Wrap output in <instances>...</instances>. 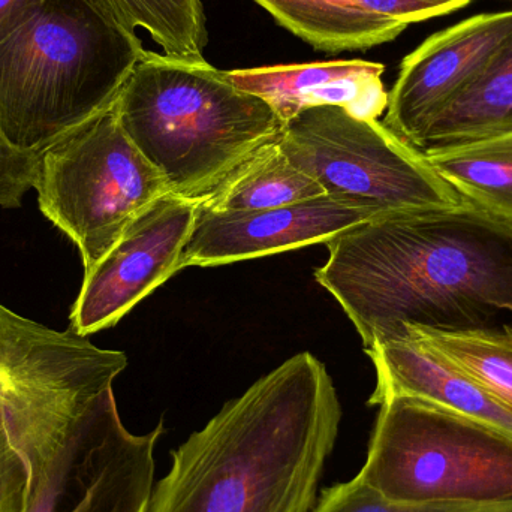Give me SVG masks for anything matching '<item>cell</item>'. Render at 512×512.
Here are the masks:
<instances>
[{
  "mask_svg": "<svg viewBox=\"0 0 512 512\" xmlns=\"http://www.w3.org/2000/svg\"><path fill=\"white\" fill-rule=\"evenodd\" d=\"M164 420L146 435L126 429L113 388L96 397L30 471L21 512H146Z\"/></svg>",
  "mask_w": 512,
  "mask_h": 512,
  "instance_id": "obj_9",
  "label": "cell"
},
{
  "mask_svg": "<svg viewBox=\"0 0 512 512\" xmlns=\"http://www.w3.org/2000/svg\"><path fill=\"white\" fill-rule=\"evenodd\" d=\"M38 152L17 149L0 131V207L17 209L35 183Z\"/></svg>",
  "mask_w": 512,
  "mask_h": 512,
  "instance_id": "obj_23",
  "label": "cell"
},
{
  "mask_svg": "<svg viewBox=\"0 0 512 512\" xmlns=\"http://www.w3.org/2000/svg\"><path fill=\"white\" fill-rule=\"evenodd\" d=\"M310 512H512V504H411L391 501L355 477L325 489Z\"/></svg>",
  "mask_w": 512,
  "mask_h": 512,
  "instance_id": "obj_21",
  "label": "cell"
},
{
  "mask_svg": "<svg viewBox=\"0 0 512 512\" xmlns=\"http://www.w3.org/2000/svg\"><path fill=\"white\" fill-rule=\"evenodd\" d=\"M42 213L80 249L84 273L150 204L171 194L110 107L38 152Z\"/></svg>",
  "mask_w": 512,
  "mask_h": 512,
  "instance_id": "obj_6",
  "label": "cell"
},
{
  "mask_svg": "<svg viewBox=\"0 0 512 512\" xmlns=\"http://www.w3.org/2000/svg\"><path fill=\"white\" fill-rule=\"evenodd\" d=\"M120 125L171 194L201 201L279 135L273 108L209 62L147 50L114 102Z\"/></svg>",
  "mask_w": 512,
  "mask_h": 512,
  "instance_id": "obj_3",
  "label": "cell"
},
{
  "mask_svg": "<svg viewBox=\"0 0 512 512\" xmlns=\"http://www.w3.org/2000/svg\"><path fill=\"white\" fill-rule=\"evenodd\" d=\"M385 66L366 60H328L225 71L228 80L264 99L280 122L307 108L334 105L360 119L378 120L387 111L382 83Z\"/></svg>",
  "mask_w": 512,
  "mask_h": 512,
  "instance_id": "obj_13",
  "label": "cell"
},
{
  "mask_svg": "<svg viewBox=\"0 0 512 512\" xmlns=\"http://www.w3.org/2000/svg\"><path fill=\"white\" fill-rule=\"evenodd\" d=\"M376 370L369 405L412 397L512 435V411L483 387L421 346L408 333L367 349Z\"/></svg>",
  "mask_w": 512,
  "mask_h": 512,
  "instance_id": "obj_14",
  "label": "cell"
},
{
  "mask_svg": "<svg viewBox=\"0 0 512 512\" xmlns=\"http://www.w3.org/2000/svg\"><path fill=\"white\" fill-rule=\"evenodd\" d=\"M47 0H0V42L29 23Z\"/></svg>",
  "mask_w": 512,
  "mask_h": 512,
  "instance_id": "obj_25",
  "label": "cell"
},
{
  "mask_svg": "<svg viewBox=\"0 0 512 512\" xmlns=\"http://www.w3.org/2000/svg\"><path fill=\"white\" fill-rule=\"evenodd\" d=\"M372 218L328 195L245 212H213L198 204L179 270L215 267L327 243Z\"/></svg>",
  "mask_w": 512,
  "mask_h": 512,
  "instance_id": "obj_12",
  "label": "cell"
},
{
  "mask_svg": "<svg viewBox=\"0 0 512 512\" xmlns=\"http://www.w3.org/2000/svg\"><path fill=\"white\" fill-rule=\"evenodd\" d=\"M340 421L327 369L300 352L171 453L146 512H310Z\"/></svg>",
  "mask_w": 512,
  "mask_h": 512,
  "instance_id": "obj_2",
  "label": "cell"
},
{
  "mask_svg": "<svg viewBox=\"0 0 512 512\" xmlns=\"http://www.w3.org/2000/svg\"><path fill=\"white\" fill-rule=\"evenodd\" d=\"M29 484L30 468L24 457L0 445V512H21Z\"/></svg>",
  "mask_w": 512,
  "mask_h": 512,
  "instance_id": "obj_24",
  "label": "cell"
},
{
  "mask_svg": "<svg viewBox=\"0 0 512 512\" xmlns=\"http://www.w3.org/2000/svg\"><path fill=\"white\" fill-rule=\"evenodd\" d=\"M512 36L511 11L481 14L427 38L403 59L384 126L414 146L426 126L468 89Z\"/></svg>",
  "mask_w": 512,
  "mask_h": 512,
  "instance_id": "obj_11",
  "label": "cell"
},
{
  "mask_svg": "<svg viewBox=\"0 0 512 512\" xmlns=\"http://www.w3.org/2000/svg\"><path fill=\"white\" fill-rule=\"evenodd\" d=\"M405 331L512 411L510 322L480 330L459 331L406 325Z\"/></svg>",
  "mask_w": 512,
  "mask_h": 512,
  "instance_id": "obj_19",
  "label": "cell"
},
{
  "mask_svg": "<svg viewBox=\"0 0 512 512\" xmlns=\"http://www.w3.org/2000/svg\"><path fill=\"white\" fill-rule=\"evenodd\" d=\"M114 23L138 36L144 30L164 56L206 62V15L201 0H89Z\"/></svg>",
  "mask_w": 512,
  "mask_h": 512,
  "instance_id": "obj_20",
  "label": "cell"
},
{
  "mask_svg": "<svg viewBox=\"0 0 512 512\" xmlns=\"http://www.w3.org/2000/svg\"><path fill=\"white\" fill-rule=\"evenodd\" d=\"M322 195L324 189L289 161L276 137L240 162L198 204L213 212H245L288 206Z\"/></svg>",
  "mask_w": 512,
  "mask_h": 512,
  "instance_id": "obj_16",
  "label": "cell"
},
{
  "mask_svg": "<svg viewBox=\"0 0 512 512\" xmlns=\"http://www.w3.org/2000/svg\"><path fill=\"white\" fill-rule=\"evenodd\" d=\"M198 201L167 194L131 222L104 258L84 273L71 327L90 336L116 325L179 270Z\"/></svg>",
  "mask_w": 512,
  "mask_h": 512,
  "instance_id": "obj_10",
  "label": "cell"
},
{
  "mask_svg": "<svg viewBox=\"0 0 512 512\" xmlns=\"http://www.w3.org/2000/svg\"><path fill=\"white\" fill-rule=\"evenodd\" d=\"M277 143L325 195L372 218L463 204L423 153L384 123L360 119L342 107L301 111L283 123Z\"/></svg>",
  "mask_w": 512,
  "mask_h": 512,
  "instance_id": "obj_8",
  "label": "cell"
},
{
  "mask_svg": "<svg viewBox=\"0 0 512 512\" xmlns=\"http://www.w3.org/2000/svg\"><path fill=\"white\" fill-rule=\"evenodd\" d=\"M126 366L123 352L0 304V445L17 451L32 471Z\"/></svg>",
  "mask_w": 512,
  "mask_h": 512,
  "instance_id": "obj_7",
  "label": "cell"
},
{
  "mask_svg": "<svg viewBox=\"0 0 512 512\" xmlns=\"http://www.w3.org/2000/svg\"><path fill=\"white\" fill-rule=\"evenodd\" d=\"M346 8L363 12L376 20L405 30L429 18L447 15L469 5L472 0H337Z\"/></svg>",
  "mask_w": 512,
  "mask_h": 512,
  "instance_id": "obj_22",
  "label": "cell"
},
{
  "mask_svg": "<svg viewBox=\"0 0 512 512\" xmlns=\"http://www.w3.org/2000/svg\"><path fill=\"white\" fill-rule=\"evenodd\" d=\"M512 132V36L483 74L454 98L415 140L421 153L436 152Z\"/></svg>",
  "mask_w": 512,
  "mask_h": 512,
  "instance_id": "obj_15",
  "label": "cell"
},
{
  "mask_svg": "<svg viewBox=\"0 0 512 512\" xmlns=\"http://www.w3.org/2000/svg\"><path fill=\"white\" fill-rule=\"evenodd\" d=\"M277 23L325 53L367 50L396 39L403 30L337 0H255Z\"/></svg>",
  "mask_w": 512,
  "mask_h": 512,
  "instance_id": "obj_18",
  "label": "cell"
},
{
  "mask_svg": "<svg viewBox=\"0 0 512 512\" xmlns=\"http://www.w3.org/2000/svg\"><path fill=\"white\" fill-rule=\"evenodd\" d=\"M391 501L512 504V435L412 397L379 405L358 472Z\"/></svg>",
  "mask_w": 512,
  "mask_h": 512,
  "instance_id": "obj_5",
  "label": "cell"
},
{
  "mask_svg": "<svg viewBox=\"0 0 512 512\" xmlns=\"http://www.w3.org/2000/svg\"><path fill=\"white\" fill-rule=\"evenodd\" d=\"M315 273L364 351L406 325L480 330L512 324V225L463 201L373 216L325 243Z\"/></svg>",
  "mask_w": 512,
  "mask_h": 512,
  "instance_id": "obj_1",
  "label": "cell"
},
{
  "mask_svg": "<svg viewBox=\"0 0 512 512\" xmlns=\"http://www.w3.org/2000/svg\"><path fill=\"white\" fill-rule=\"evenodd\" d=\"M423 155L463 201L512 225V132Z\"/></svg>",
  "mask_w": 512,
  "mask_h": 512,
  "instance_id": "obj_17",
  "label": "cell"
},
{
  "mask_svg": "<svg viewBox=\"0 0 512 512\" xmlns=\"http://www.w3.org/2000/svg\"><path fill=\"white\" fill-rule=\"evenodd\" d=\"M146 51L89 0H47L0 42V131L41 152L113 107Z\"/></svg>",
  "mask_w": 512,
  "mask_h": 512,
  "instance_id": "obj_4",
  "label": "cell"
}]
</instances>
